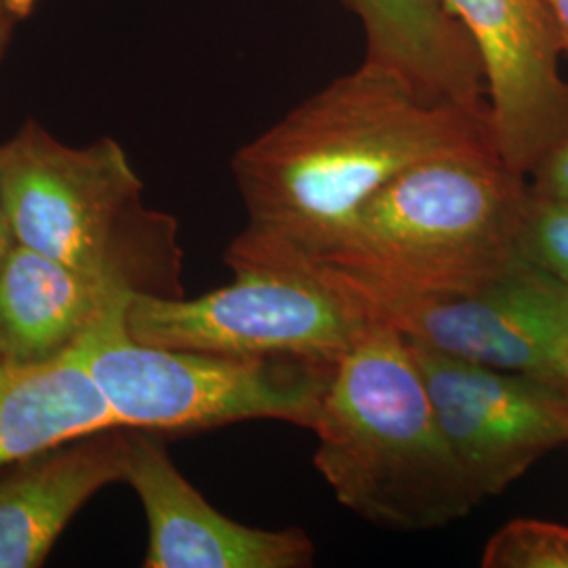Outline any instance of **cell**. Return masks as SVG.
I'll return each instance as SVG.
<instances>
[{"mask_svg": "<svg viewBox=\"0 0 568 568\" xmlns=\"http://www.w3.org/2000/svg\"><path fill=\"white\" fill-rule=\"evenodd\" d=\"M408 342L448 447L480 499L568 445V384L469 363Z\"/></svg>", "mask_w": 568, "mask_h": 568, "instance_id": "52a82bcc", "label": "cell"}, {"mask_svg": "<svg viewBox=\"0 0 568 568\" xmlns=\"http://www.w3.org/2000/svg\"><path fill=\"white\" fill-rule=\"evenodd\" d=\"M483 148H497L488 110L436 102L398 68L365 58L234 154L248 224L225 264L314 253L413 164Z\"/></svg>", "mask_w": 568, "mask_h": 568, "instance_id": "6da1fadb", "label": "cell"}, {"mask_svg": "<svg viewBox=\"0 0 568 568\" xmlns=\"http://www.w3.org/2000/svg\"><path fill=\"white\" fill-rule=\"evenodd\" d=\"M18 21V16L9 9V4L4 0H0V58L4 53V47L11 39V32H13V26Z\"/></svg>", "mask_w": 568, "mask_h": 568, "instance_id": "e0dca14e", "label": "cell"}, {"mask_svg": "<svg viewBox=\"0 0 568 568\" xmlns=\"http://www.w3.org/2000/svg\"><path fill=\"white\" fill-rule=\"evenodd\" d=\"M129 429V427H126ZM129 483L148 518L145 568H305L314 541L304 528L246 527L213 508L183 476L159 434L129 429Z\"/></svg>", "mask_w": 568, "mask_h": 568, "instance_id": "30bf717a", "label": "cell"}, {"mask_svg": "<svg viewBox=\"0 0 568 568\" xmlns=\"http://www.w3.org/2000/svg\"><path fill=\"white\" fill-rule=\"evenodd\" d=\"M142 190L112 138L72 148L30 119L0 143V199L16 243L133 295L185 297L178 222L145 206Z\"/></svg>", "mask_w": 568, "mask_h": 568, "instance_id": "277c9868", "label": "cell"}, {"mask_svg": "<svg viewBox=\"0 0 568 568\" xmlns=\"http://www.w3.org/2000/svg\"><path fill=\"white\" fill-rule=\"evenodd\" d=\"M133 297L119 284L13 241L0 262V363L61 358Z\"/></svg>", "mask_w": 568, "mask_h": 568, "instance_id": "7c38bea8", "label": "cell"}, {"mask_svg": "<svg viewBox=\"0 0 568 568\" xmlns=\"http://www.w3.org/2000/svg\"><path fill=\"white\" fill-rule=\"evenodd\" d=\"M11 243H13V234H11V227H9V222H7L4 204H2V199H0V262H2V257H4V253H7V248L11 246Z\"/></svg>", "mask_w": 568, "mask_h": 568, "instance_id": "d6986e66", "label": "cell"}, {"mask_svg": "<svg viewBox=\"0 0 568 568\" xmlns=\"http://www.w3.org/2000/svg\"><path fill=\"white\" fill-rule=\"evenodd\" d=\"M546 4L549 7L554 20L558 23L568 47V0H546Z\"/></svg>", "mask_w": 568, "mask_h": 568, "instance_id": "ac0fdd59", "label": "cell"}, {"mask_svg": "<svg viewBox=\"0 0 568 568\" xmlns=\"http://www.w3.org/2000/svg\"><path fill=\"white\" fill-rule=\"evenodd\" d=\"M314 466L345 509L386 530L462 520L483 499L448 447L405 335L373 321L335 365Z\"/></svg>", "mask_w": 568, "mask_h": 568, "instance_id": "3957f363", "label": "cell"}, {"mask_svg": "<svg viewBox=\"0 0 568 568\" xmlns=\"http://www.w3.org/2000/svg\"><path fill=\"white\" fill-rule=\"evenodd\" d=\"M483 65L487 110L499 156L528 178L568 135L567 41L546 0H443Z\"/></svg>", "mask_w": 568, "mask_h": 568, "instance_id": "9c48e42d", "label": "cell"}, {"mask_svg": "<svg viewBox=\"0 0 568 568\" xmlns=\"http://www.w3.org/2000/svg\"><path fill=\"white\" fill-rule=\"evenodd\" d=\"M527 201V178L497 148L434 156L375 192L321 248L265 270L305 272L365 312L466 295L516 260Z\"/></svg>", "mask_w": 568, "mask_h": 568, "instance_id": "7a4b0ae2", "label": "cell"}, {"mask_svg": "<svg viewBox=\"0 0 568 568\" xmlns=\"http://www.w3.org/2000/svg\"><path fill=\"white\" fill-rule=\"evenodd\" d=\"M528 178L535 196L568 204V135L549 148Z\"/></svg>", "mask_w": 568, "mask_h": 568, "instance_id": "2e32d148", "label": "cell"}, {"mask_svg": "<svg viewBox=\"0 0 568 568\" xmlns=\"http://www.w3.org/2000/svg\"><path fill=\"white\" fill-rule=\"evenodd\" d=\"M366 314L448 356L568 384V284L520 255L474 293L371 305Z\"/></svg>", "mask_w": 568, "mask_h": 568, "instance_id": "ba28073f", "label": "cell"}, {"mask_svg": "<svg viewBox=\"0 0 568 568\" xmlns=\"http://www.w3.org/2000/svg\"><path fill=\"white\" fill-rule=\"evenodd\" d=\"M485 568H568V527L544 520H511L483 554Z\"/></svg>", "mask_w": 568, "mask_h": 568, "instance_id": "5bb4252c", "label": "cell"}, {"mask_svg": "<svg viewBox=\"0 0 568 568\" xmlns=\"http://www.w3.org/2000/svg\"><path fill=\"white\" fill-rule=\"evenodd\" d=\"M126 307L81 342L82 358L116 424L185 434L272 419L314 429L335 365L236 358L140 344Z\"/></svg>", "mask_w": 568, "mask_h": 568, "instance_id": "5b68a950", "label": "cell"}, {"mask_svg": "<svg viewBox=\"0 0 568 568\" xmlns=\"http://www.w3.org/2000/svg\"><path fill=\"white\" fill-rule=\"evenodd\" d=\"M110 427L121 426L89 373L81 344L49 363H0V469Z\"/></svg>", "mask_w": 568, "mask_h": 568, "instance_id": "4fadbf2b", "label": "cell"}, {"mask_svg": "<svg viewBox=\"0 0 568 568\" xmlns=\"http://www.w3.org/2000/svg\"><path fill=\"white\" fill-rule=\"evenodd\" d=\"M131 434L110 427L0 469V568H37L103 487L126 476Z\"/></svg>", "mask_w": 568, "mask_h": 568, "instance_id": "8fae6325", "label": "cell"}, {"mask_svg": "<svg viewBox=\"0 0 568 568\" xmlns=\"http://www.w3.org/2000/svg\"><path fill=\"white\" fill-rule=\"evenodd\" d=\"M516 251L528 264L568 284V204L539 199L528 190Z\"/></svg>", "mask_w": 568, "mask_h": 568, "instance_id": "9a60e30c", "label": "cell"}, {"mask_svg": "<svg viewBox=\"0 0 568 568\" xmlns=\"http://www.w3.org/2000/svg\"><path fill=\"white\" fill-rule=\"evenodd\" d=\"M4 2L18 16V20H26L34 11V4H37V0H4Z\"/></svg>", "mask_w": 568, "mask_h": 568, "instance_id": "ffe728a7", "label": "cell"}, {"mask_svg": "<svg viewBox=\"0 0 568 568\" xmlns=\"http://www.w3.org/2000/svg\"><path fill=\"white\" fill-rule=\"evenodd\" d=\"M234 283L187 300L135 295L129 337L169 349L337 365L373 318L345 293L297 270H234Z\"/></svg>", "mask_w": 568, "mask_h": 568, "instance_id": "8992f818", "label": "cell"}]
</instances>
